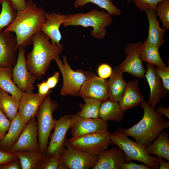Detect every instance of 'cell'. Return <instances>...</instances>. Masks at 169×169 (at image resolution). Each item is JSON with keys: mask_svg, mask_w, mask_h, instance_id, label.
Here are the masks:
<instances>
[{"mask_svg": "<svg viewBox=\"0 0 169 169\" xmlns=\"http://www.w3.org/2000/svg\"><path fill=\"white\" fill-rule=\"evenodd\" d=\"M70 115H65L57 120L54 131L49 136L50 141L45 153L59 158L65 149L66 135L70 128Z\"/></svg>", "mask_w": 169, "mask_h": 169, "instance_id": "cell-10", "label": "cell"}, {"mask_svg": "<svg viewBox=\"0 0 169 169\" xmlns=\"http://www.w3.org/2000/svg\"><path fill=\"white\" fill-rule=\"evenodd\" d=\"M18 158L14 153L6 152L0 149V166L11 162Z\"/></svg>", "mask_w": 169, "mask_h": 169, "instance_id": "cell-39", "label": "cell"}, {"mask_svg": "<svg viewBox=\"0 0 169 169\" xmlns=\"http://www.w3.org/2000/svg\"><path fill=\"white\" fill-rule=\"evenodd\" d=\"M140 105L144 111L142 119L133 126L123 130L127 136L133 137L136 142L146 148L160 132L169 128V122L151 108L147 101L144 100Z\"/></svg>", "mask_w": 169, "mask_h": 169, "instance_id": "cell-3", "label": "cell"}, {"mask_svg": "<svg viewBox=\"0 0 169 169\" xmlns=\"http://www.w3.org/2000/svg\"><path fill=\"white\" fill-rule=\"evenodd\" d=\"M54 60L61 72L63 79L60 95L63 96L68 95L75 96L79 95L83 84L92 74L84 72L80 69L73 70L69 65L65 55L63 56V62L59 56Z\"/></svg>", "mask_w": 169, "mask_h": 169, "instance_id": "cell-7", "label": "cell"}, {"mask_svg": "<svg viewBox=\"0 0 169 169\" xmlns=\"http://www.w3.org/2000/svg\"><path fill=\"white\" fill-rule=\"evenodd\" d=\"M110 133H93L72 137L69 141L71 146L77 150L91 155H98L107 149L111 143L109 136Z\"/></svg>", "mask_w": 169, "mask_h": 169, "instance_id": "cell-8", "label": "cell"}, {"mask_svg": "<svg viewBox=\"0 0 169 169\" xmlns=\"http://www.w3.org/2000/svg\"><path fill=\"white\" fill-rule=\"evenodd\" d=\"M147 70L144 75L149 86L150 94L148 105L155 109L156 105L161 98H165L168 91L165 88L162 81L157 74L154 66L148 64L146 66Z\"/></svg>", "mask_w": 169, "mask_h": 169, "instance_id": "cell-17", "label": "cell"}, {"mask_svg": "<svg viewBox=\"0 0 169 169\" xmlns=\"http://www.w3.org/2000/svg\"><path fill=\"white\" fill-rule=\"evenodd\" d=\"M17 11H21L25 8L26 2L25 0H9Z\"/></svg>", "mask_w": 169, "mask_h": 169, "instance_id": "cell-45", "label": "cell"}, {"mask_svg": "<svg viewBox=\"0 0 169 169\" xmlns=\"http://www.w3.org/2000/svg\"><path fill=\"white\" fill-rule=\"evenodd\" d=\"M123 72L118 67H115L107 81L108 98L119 102L121 98L127 85L124 80Z\"/></svg>", "mask_w": 169, "mask_h": 169, "instance_id": "cell-23", "label": "cell"}, {"mask_svg": "<svg viewBox=\"0 0 169 169\" xmlns=\"http://www.w3.org/2000/svg\"><path fill=\"white\" fill-rule=\"evenodd\" d=\"M2 10L0 13V31L8 26L15 18L17 11L9 0H0Z\"/></svg>", "mask_w": 169, "mask_h": 169, "instance_id": "cell-31", "label": "cell"}, {"mask_svg": "<svg viewBox=\"0 0 169 169\" xmlns=\"http://www.w3.org/2000/svg\"><path fill=\"white\" fill-rule=\"evenodd\" d=\"M18 156L22 169H35L43 153L39 151H22L14 153Z\"/></svg>", "mask_w": 169, "mask_h": 169, "instance_id": "cell-32", "label": "cell"}, {"mask_svg": "<svg viewBox=\"0 0 169 169\" xmlns=\"http://www.w3.org/2000/svg\"><path fill=\"white\" fill-rule=\"evenodd\" d=\"M11 124V121L0 110V141L8 131Z\"/></svg>", "mask_w": 169, "mask_h": 169, "instance_id": "cell-38", "label": "cell"}, {"mask_svg": "<svg viewBox=\"0 0 169 169\" xmlns=\"http://www.w3.org/2000/svg\"><path fill=\"white\" fill-rule=\"evenodd\" d=\"M155 110L158 113L162 115H164L168 119L169 118V108H164L162 104L159 105Z\"/></svg>", "mask_w": 169, "mask_h": 169, "instance_id": "cell-46", "label": "cell"}, {"mask_svg": "<svg viewBox=\"0 0 169 169\" xmlns=\"http://www.w3.org/2000/svg\"><path fill=\"white\" fill-rule=\"evenodd\" d=\"M65 148L59 158L66 169H93L98 160V155L88 154L73 147L66 138Z\"/></svg>", "mask_w": 169, "mask_h": 169, "instance_id": "cell-9", "label": "cell"}, {"mask_svg": "<svg viewBox=\"0 0 169 169\" xmlns=\"http://www.w3.org/2000/svg\"><path fill=\"white\" fill-rule=\"evenodd\" d=\"M124 112L121 108L118 102L108 98L102 101L99 116L105 122L112 120L119 123L123 120Z\"/></svg>", "mask_w": 169, "mask_h": 169, "instance_id": "cell-25", "label": "cell"}, {"mask_svg": "<svg viewBox=\"0 0 169 169\" xmlns=\"http://www.w3.org/2000/svg\"><path fill=\"white\" fill-rule=\"evenodd\" d=\"M156 73L161 79L165 88L169 91V66L164 68H155Z\"/></svg>", "mask_w": 169, "mask_h": 169, "instance_id": "cell-37", "label": "cell"}, {"mask_svg": "<svg viewBox=\"0 0 169 169\" xmlns=\"http://www.w3.org/2000/svg\"><path fill=\"white\" fill-rule=\"evenodd\" d=\"M112 71L111 67L106 64H100L98 69V73L99 77L103 79L110 77Z\"/></svg>", "mask_w": 169, "mask_h": 169, "instance_id": "cell-40", "label": "cell"}, {"mask_svg": "<svg viewBox=\"0 0 169 169\" xmlns=\"http://www.w3.org/2000/svg\"><path fill=\"white\" fill-rule=\"evenodd\" d=\"M1 90H2V89L0 88V92H1Z\"/></svg>", "mask_w": 169, "mask_h": 169, "instance_id": "cell-49", "label": "cell"}, {"mask_svg": "<svg viewBox=\"0 0 169 169\" xmlns=\"http://www.w3.org/2000/svg\"><path fill=\"white\" fill-rule=\"evenodd\" d=\"M70 128L72 137L93 133H110L108 131L109 124L100 118H84L77 113L70 115Z\"/></svg>", "mask_w": 169, "mask_h": 169, "instance_id": "cell-11", "label": "cell"}, {"mask_svg": "<svg viewBox=\"0 0 169 169\" xmlns=\"http://www.w3.org/2000/svg\"><path fill=\"white\" fill-rule=\"evenodd\" d=\"M46 13L44 9L38 7L32 0L26 2L23 10L17 11L13 22L4 30L13 32L16 34L17 47H25L32 44L33 35L40 31L42 24L45 20Z\"/></svg>", "mask_w": 169, "mask_h": 169, "instance_id": "cell-1", "label": "cell"}, {"mask_svg": "<svg viewBox=\"0 0 169 169\" xmlns=\"http://www.w3.org/2000/svg\"><path fill=\"white\" fill-rule=\"evenodd\" d=\"M148 166L143 164H138L131 161L130 162H124L121 164L120 169H151Z\"/></svg>", "mask_w": 169, "mask_h": 169, "instance_id": "cell-41", "label": "cell"}, {"mask_svg": "<svg viewBox=\"0 0 169 169\" xmlns=\"http://www.w3.org/2000/svg\"><path fill=\"white\" fill-rule=\"evenodd\" d=\"M66 15L56 13H46L45 20L40 31L48 36L53 44H59L62 38L59 28L64 23Z\"/></svg>", "mask_w": 169, "mask_h": 169, "instance_id": "cell-20", "label": "cell"}, {"mask_svg": "<svg viewBox=\"0 0 169 169\" xmlns=\"http://www.w3.org/2000/svg\"><path fill=\"white\" fill-rule=\"evenodd\" d=\"M13 68L0 66V88L20 100L23 92L19 90L13 81Z\"/></svg>", "mask_w": 169, "mask_h": 169, "instance_id": "cell-28", "label": "cell"}, {"mask_svg": "<svg viewBox=\"0 0 169 169\" xmlns=\"http://www.w3.org/2000/svg\"><path fill=\"white\" fill-rule=\"evenodd\" d=\"M159 49L145 40L142 42L140 52V57L142 61L158 67H166L160 56Z\"/></svg>", "mask_w": 169, "mask_h": 169, "instance_id": "cell-27", "label": "cell"}, {"mask_svg": "<svg viewBox=\"0 0 169 169\" xmlns=\"http://www.w3.org/2000/svg\"><path fill=\"white\" fill-rule=\"evenodd\" d=\"M0 169H22L19 158L7 164L0 166Z\"/></svg>", "mask_w": 169, "mask_h": 169, "instance_id": "cell-42", "label": "cell"}, {"mask_svg": "<svg viewBox=\"0 0 169 169\" xmlns=\"http://www.w3.org/2000/svg\"><path fill=\"white\" fill-rule=\"evenodd\" d=\"M164 0H131L137 8L143 12L147 9H151L155 11L158 4Z\"/></svg>", "mask_w": 169, "mask_h": 169, "instance_id": "cell-36", "label": "cell"}, {"mask_svg": "<svg viewBox=\"0 0 169 169\" xmlns=\"http://www.w3.org/2000/svg\"><path fill=\"white\" fill-rule=\"evenodd\" d=\"M26 125L18 112L11 121L8 133L0 141V149L9 152L12 146L18 139Z\"/></svg>", "mask_w": 169, "mask_h": 169, "instance_id": "cell-22", "label": "cell"}, {"mask_svg": "<svg viewBox=\"0 0 169 169\" xmlns=\"http://www.w3.org/2000/svg\"><path fill=\"white\" fill-rule=\"evenodd\" d=\"M126 156L119 147L107 149L99 155L93 169H120L121 164L125 162Z\"/></svg>", "mask_w": 169, "mask_h": 169, "instance_id": "cell-19", "label": "cell"}, {"mask_svg": "<svg viewBox=\"0 0 169 169\" xmlns=\"http://www.w3.org/2000/svg\"><path fill=\"white\" fill-rule=\"evenodd\" d=\"M38 129L36 117L31 118L27 124L17 141L11 148L9 152L22 151H39Z\"/></svg>", "mask_w": 169, "mask_h": 169, "instance_id": "cell-14", "label": "cell"}, {"mask_svg": "<svg viewBox=\"0 0 169 169\" xmlns=\"http://www.w3.org/2000/svg\"><path fill=\"white\" fill-rule=\"evenodd\" d=\"M149 23V28L147 41L159 48L163 44L164 35L166 29L161 28L159 25L155 11L151 9L145 11Z\"/></svg>", "mask_w": 169, "mask_h": 169, "instance_id": "cell-24", "label": "cell"}, {"mask_svg": "<svg viewBox=\"0 0 169 169\" xmlns=\"http://www.w3.org/2000/svg\"><path fill=\"white\" fill-rule=\"evenodd\" d=\"M155 12L166 30L169 29V0H164L157 5Z\"/></svg>", "mask_w": 169, "mask_h": 169, "instance_id": "cell-34", "label": "cell"}, {"mask_svg": "<svg viewBox=\"0 0 169 169\" xmlns=\"http://www.w3.org/2000/svg\"><path fill=\"white\" fill-rule=\"evenodd\" d=\"M17 62L13 68L12 80L20 90L23 92L33 91L35 77L28 71L26 64L25 49L18 46Z\"/></svg>", "mask_w": 169, "mask_h": 169, "instance_id": "cell-12", "label": "cell"}, {"mask_svg": "<svg viewBox=\"0 0 169 169\" xmlns=\"http://www.w3.org/2000/svg\"><path fill=\"white\" fill-rule=\"evenodd\" d=\"M17 44L16 37L11 32L0 31V66H14L18 59Z\"/></svg>", "mask_w": 169, "mask_h": 169, "instance_id": "cell-15", "label": "cell"}, {"mask_svg": "<svg viewBox=\"0 0 169 169\" xmlns=\"http://www.w3.org/2000/svg\"><path fill=\"white\" fill-rule=\"evenodd\" d=\"M169 135L163 130L157 136L153 142L145 148L147 152L161 157L169 161Z\"/></svg>", "mask_w": 169, "mask_h": 169, "instance_id": "cell-26", "label": "cell"}, {"mask_svg": "<svg viewBox=\"0 0 169 169\" xmlns=\"http://www.w3.org/2000/svg\"><path fill=\"white\" fill-rule=\"evenodd\" d=\"M138 80L129 81L120 100L118 102L124 111L138 105L145 100L139 88Z\"/></svg>", "mask_w": 169, "mask_h": 169, "instance_id": "cell-21", "label": "cell"}, {"mask_svg": "<svg viewBox=\"0 0 169 169\" xmlns=\"http://www.w3.org/2000/svg\"><path fill=\"white\" fill-rule=\"evenodd\" d=\"M92 3L105 9L111 15L118 16L121 13V10L115 6L110 0H76L74 3L75 8L82 7L86 4Z\"/></svg>", "mask_w": 169, "mask_h": 169, "instance_id": "cell-33", "label": "cell"}, {"mask_svg": "<svg viewBox=\"0 0 169 169\" xmlns=\"http://www.w3.org/2000/svg\"><path fill=\"white\" fill-rule=\"evenodd\" d=\"M20 101L7 92L2 90L0 94V110L11 121L18 113Z\"/></svg>", "mask_w": 169, "mask_h": 169, "instance_id": "cell-29", "label": "cell"}, {"mask_svg": "<svg viewBox=\"0 0 169 169\" xmlns=\"http://www.w3.org/2000/svg\"><path fill=\"white\" fill-rule=\"evenodd\" d=\"M59 73L58 72H55L53 76L48 78L46 82L50 89L55 87L59 81Z\"/></svg>", "mask_w": 169, "mask_h": 169, "instance_id": "cell-44", "label": "cell"}, {"mask_svg": "<svg viewBox=\"0 0 169 169\" xmlns=\"http://www.w3.org/2000/svg\"><path fill=\"white\" fill-rule=\"evenodd\" d=\"M38 94L41 95H48L50 94L49 90L46 81H43L40 83L37 84Z\"/></svg>", "mask_w": 169, "mask_h": 169, "instance_id": "cell-43", "label": "cell"}, {"mask_svg": "<svg viewBox=\"0 0 169 169\" xmlns=\"http://www.w3.org/2000/svg\"><path fill=\"white\" fill-rule=\"evenodd\" d=\"M79 96L103 101L108 98L107 81L92 74L82 85Z\"/></svg>", "mask_w": 169, "mask_h": 169, "instance_id": "cell-16", "label": "cell"}, {"mask_svg": "<svg viewBox=\"0 0 169 169\" xmlns=\"http://www.w3.org/2000/svg\"><path fill=\"white\" fill-rule=\"evenodd\" d=\"M59 158L43 153L35 169H58Z\"/></svg>", "mask_w": 169, "mask_h": 169, "instance_id": "cell-35", "label": "cell"}, {"mask_svg": "<svg viewBox=\"0 0 169 169\" xmlns=\"http://www.w3.org/2000/svg\"><path fill=\"white\" fill-rule=\"evenodd\" d=\"M131 1V0H127V2L128 3H129Z\"/></svg>", "mask_w": 169, "mask_h": 169, "instance_id": "cell-48", "label": "cell"}, {"mask_svg": "<svg viewBox=\"0 0 169 169\" xmlns=\"http://www.w3.org/2000/svg\"><path fill=\"white\" fill-rule=\"evenodd\" d=\"M112 23L113 19L110 15L104 10L99 11L95 9L86 13L66 15L62 24L64 27L71 25L91 27L93 29L91 30L90 34L96 39H101L106 36L105 28Z\"/></svg>", "mask_w": 169, "mask_h": 169, "instance_id": "cell-4", "label": "cell"}, {"mask_svg": "<svg viewBox=\"0 0 169 169\" xmlns=\"http://www.w3.org/2000/svg\"><path fill=\"white\" fill-rule=\"evenodd\" d=\"M50 39L42 31L38 32L32 38V50L25 55L27 68L36 79L43 78L51 61L59 56L63 50L61 44H53Z\"/></svg>", "mask_w": 169, "mask_h": 169, "instance_id": "cell-2", "label": "cell"}, {"mask_svg": "<svg viewBox=\"0 0 169 169\" xmlns=\"http://www.w3.org/2000/svg\"><path fill=\"white\" fill-rule=\"evenodd\" d=\"M159 163V169H169V163L164 160L162 158L157 156L156 157Z\"/></svg>", "mask_w": 169, "mask_h": 169, "instance_id": "cell-47", "label": "cell"}, {"mask_svg": "<svg viewBox=\"0 0 169 169\" xmlns=\"http://www.w3.org/2000/svg\"><path fill=\"white\" fill-rule=\"evenodd\" d=\"M85 102L82 110L77 114L86 118H100L99 112L102 101L90 97L83 99Z\"/></svg>", "mask_w": 169, "mask_h": 169, "instance_id": "cell-30", "label": "cell"}, {"mask_svg": "<svg viewBox=\"0 0 169 169\" xmlns=\"http://www.w3.org/2000/svg\"><path fill=\"white\" fill-rule=\"evenodd\" d=\"M48 95H41L38 93H33V91L23 92L19 100L18 112L26 124L31 118L35 116L43 100Z\"/></svg>", "mask_w": 169, "mask_h": 169, "instance_id": "cell-18", "label": "cell"}, {"mask_svg": "<svg viewBox=\"0 0 169 169\" xmlns=\"http://www.w3.org/2000/svg\"><path fill=\"white\" fill-rule=\"evenodd\" d=\"M59 106L48 95L43 100L36 115L40 151L42 153L46 152L51 131L57 120L53 118V113Z\"/></svg>", "mask_w": 169, "mask_h": 169, "instance_id": "cell-6", "label": "cell"}, {"mask_svg": "<svg viewBox=\"0 0 169 169\" xmlns=\"http://www.w3.org/2000/svg\"><path fill=\"white\" fill-rule=\"evenodd\" d=\"M142 43V42L140 41L127 44L124 49L126 57L117 67L123 72L128 73L139 79L143 78L146 71L140 57Z\"/></svg>", "mask_w": 169, "mask_h": 169, "instance_id": "cell-13", "label": "cell"}, {"mask_svg": "<svg viewBox=\"0 0 169 169\" xmlns=\"http://www.w3.org/2000/svg\"><path fill=\"white\" fill-rule=\"evenodd\" d=\"M123 129L120 127H118L113 132L110 133L109 136L111 143L116 145L126 154L125 162L132 160L138 161L151 169H158L159 163L156 157L148 154L144 146L128 138Z\"/></svg>", "mask_w": 169, "mask_h": 169, "instance_id": "cell-5", "label": "cell"}]
</instances>
